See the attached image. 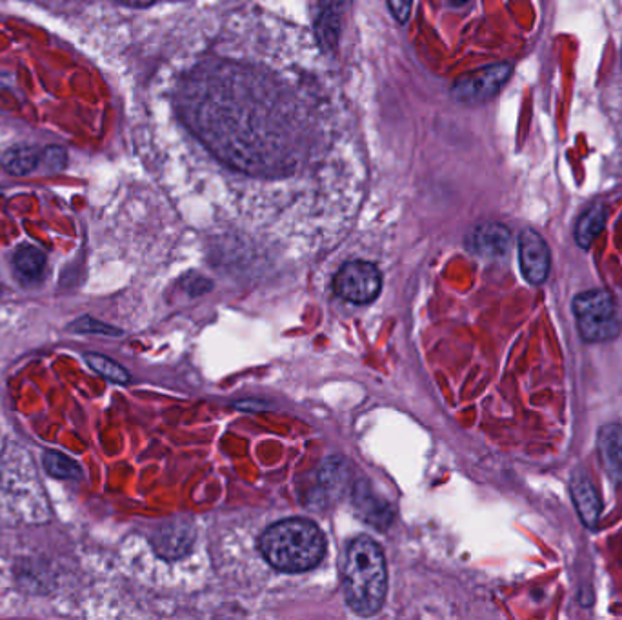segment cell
Masks as SVG:
<instances>
[{"label":"cell","instance_id":"10","mask_svg":"<svg viewBox=\"0 0 622 620\" xmlns=\"http://www.w3.org/2000/svg\"><path fill=\"white\" fill-rule=\"evenodd\" d=\"M348 8H350V0H330L326 10L321 15V19L317 20V39L324 48H335L337 46L342 19H344Z\"/></svg>","mask_w":622,"mask_h":620},{"label":"cell","instance_id":"9","mask_svg":"<svg viewBox=\"0 0 622 620\" xmlns=\"http://www.w3.org/2000/svg\"><path fill=\"white\" fill-rule=\"evenodd\" d=\"M153 544L164 559H179L190 550L191 533L182 522H170L161 531H157Z\"/></svg>","mask_w":622,"mask_h":620},{"label":"cell","instance_id":"2","mask_svg":"<svg viewBox=\"0 0 622 620\" xmlns=\"http://www.w3.org/2000/svg\"><path fill=\"white\" fill-rule=\"evenodd\" d=\"M259 548L275 570L302 573L321 562L326 553V539L311 520L286 519L271 524L262 533Z\"/></svg>","mask_w":622,"mask_h":620},{"label":"cell","instance_id":"8","mask_svg":"<svg viewBox=\"0 0 622 620\" xmlns=\"http://www.w3.org/2000/svg\"><path fill=\"white\" fill-rule=\"evenodd\" d=\"M570 493H572L573 504H575L582 522L588 528H595L599 522V517H601L602 506L592 480L582 473L581 475H573L572 482H570Z\"/></svg>","mask_w":622,"mask_h":620},{"label":"cell","instance_id":"13","mask_svg":"<svg viewBox=\"0 0 622 620\" xmlns=\"http://www.w3.org/2000/svg\"><path fill=\"white\" fill-rule=\"evenodd\" d=\"M599 448L608 468L622 480V426H604L599 431Z\"/></svg>","mask_w":622,"mask_h":620},{"label":"cell","instance_id":"16","mask_svg":"<svg viewBox=\"0 0 622 620\" xmlns=\"http://www.w3.org/2000/svg\"><path fill=\"white\" fill-rule=\"evenodd\" d=\"M44 468L51 477L57 479H79L82 473L81 466L75 460L62 455L59 451L50 450L44 453Z\"/></svg>","mask_w":622,"mask_h":620},{"label":"cell","instance_id":"1","mask_svg":"<svg viewBox=\"0 0 622 620\" xmlns=\"http://www.w3.org/2000/svg\"><path fill=\"white\" fill-rule=\"evenodd\" d=\"M341 575L344 599L357 615L372 617L381 610L388 590V571L375 540L357 537L348 544Z\"/></svg>","mask_w":622,"mask_h":620},{"label":"cell","instance_id":"18","mask_svg":"<svg viewBox=\"0 0 622 620\" xmlns=\"http://www.w3.org/2000/svg\"><path fill=\"white\" fill-rule=\"evenodd\" d=\"M70 328L73 331H88V333H110V335H119L121 333V331H115L113 328H108V326H102V324L95 322L90 317H82L81 320L73 322Z\"/></svg>","mask_w":622,"mask_h":620},{"label":"cell","instance_id":"17","mask_svg":"<svg viewBox=\"0 0 622 620\" xmlns=\"http://www.w3.org/2000/svg\"><path fill=\"white\" fill-rule=\"evenodd\" d=\"M86 362L90 364L91 370L101 373L102 377L117 382V384H126L130 382V373L122 368L121 364H117L115 360L108 359L99 353H88Z\"/></svg>","mask_w":622,"mask_h":620},{"label":"cell","instance_id":"14","mask_svg":"<svg viewBox=\"0 0 622 620\" xmlns=\"http://www.w3.org/2000/svg\"><path fill=\"white\" fill-rule=\"evenodd\" d=\"M604 224H606V208L601 204H595L590 210L584 211L575 228L577 244L584 250H588L593 240L597 239L599 233L604 230Z\"/></svg>","mask_w":622,"mask_h":620},{"label":"cell","instance_id":"20","mask_svg":"<svg viewBox=\"0 0 622 620\" xmlns=\"http://www.w3.org/2000/svg\"><path fill=\"white\" fill-rule=\"evenodd\" d=\"M119 4L130 6V8H148L155 0H117Z\"/></svg>","mask_w":622,"mask_h":620},{"label":"cell","instance_id":"11","mask_svg":"<svg viewBox=\"0 0 622 620\" xmlns=\"http://www.w3.org/2000/svg\"><path fill=\"white\" fill-rule=\"evenodd\" d=\"M42 155L31 146H15L2 153L0 166L10 175H30L31 171L37 170L41 164Z\"/></svg>","mask_w":622,"mask_h":620},{"label":"cell","instance_id":"4","mask_svg":"<svg viewBox=\"0 0 622 620\" xmlns=\"http://www.w3.org/2000/svg\"><path fill=\"white\" fill-rule=\"evenodd\" d=\"M382 277L377 266L366 260H352L333 279L337 295L353 304H368L381 293Z\"/></svg>","mask_w":622,"mask_h":620},{"label":"cell","instance_id":"19","mask_svg":"<svg viewBox=\"0 0 622 620\" xmlns=\"http://www.w3.org/2000/svg\"><path fill=\"white\" fill-rule=\"evenodd\" d=\"M413 0H388V6L392 10L393 17L399 22H406L412 13Z\"/></svg>","mask_w":622,"mask_h":620},{"label":"cell","instance_id":"21","mask_svg":"<svg viewBox=\"0 0 622 620\" xmlns=\"http://www.w3.org/2000/svg\"><path fill=\"white\" fill-rule=\"evenodd\" d=\"M453 4H466L468 0H452Z\"/></svg>","mask_w":622,"mask_h":620},{"label":"cell","instance_id":"12","mask_svg":"<svg viewBox=\"0 0 622 620\" xmlns=\"http://www.w3.org/2000/svg\"><path fill=\"white\" fill-rule=\"evenodd\" d=\"M353 502H355L357 511L361 513L364 520L372 522L373 526H377V528L388 526V522L392 520V513H388L381 500L375 499L370 488H366V484H362V482L355 488Z\"/></svg>","mask_w":622,"mask_h":620},{"label":"cell","instance_id":"6","mask_svg":"<svg viewBox=\"0 0 622 620\" xmlns=\"http://www.w3.org/2000/svg\"><path fill=\"white\" fill-rule=\"evenodd\" d=\"M519 260L524 279L533 286H539L550 273V250L541 235L535 230H524L519 237Z\"/></svg>","mask_w":622,"mask_h":620},{"label":"cell","instance_id":"7","mask_svg":"<svg viewBox=\"0 0 622 620\" xmlns=\"http://www.w3.org/2000/svg\"><path fill=\"white\" fill-rule=\"evenodd\" d=\"M510 244H512L510 230L497 222H486L477 226L468 239L470 250L486 259L504 257L510 251Z\"/></svg>","mask_w":622,"mask_h":620},{"label":"cell","instance_id":"5","mask_svg":"<svg viewBox=\"0 0 622 620\" xmlns=\"http://www.w3.org/2000/svg\"><path fill=\"white\" fill-rule=\"evenodd\" d=\"M512 64H492L464 75L453 84L452 97L464 104H481L493 99L512 75Z\"/></svg>","mask_w":622,"mask_h":620},{"label":"cell","instance_id":"3","mask_svg":"<svg viewBox=\"0 0 622 620\" xmlns=\"http://www.w3.org/2000/svg\"><path fill=\"white\" fill-rule=\"evenodd\" d=\"M573 315L586 342H606L617 337L619 317L613 297L606 290L582 291L573 299Z\"/></svg>","mask_w":622,"mask_h":620},{"label":"cell","instance_id":"15","mask_svg":"<svg viewBox=\"0 0 622 620\" xmlns=\"http://www.w3.org/2000/svg\"><path fill=\"white\" fill-rule=\"evenodd\" d=\"M15 268L21 273L24 279L37 280L41 279L42 271L46 266V257L39 248L35 246H21L13 255Z\"/></svg>","mask_w":622,"mask_h":620}]
</instances>
